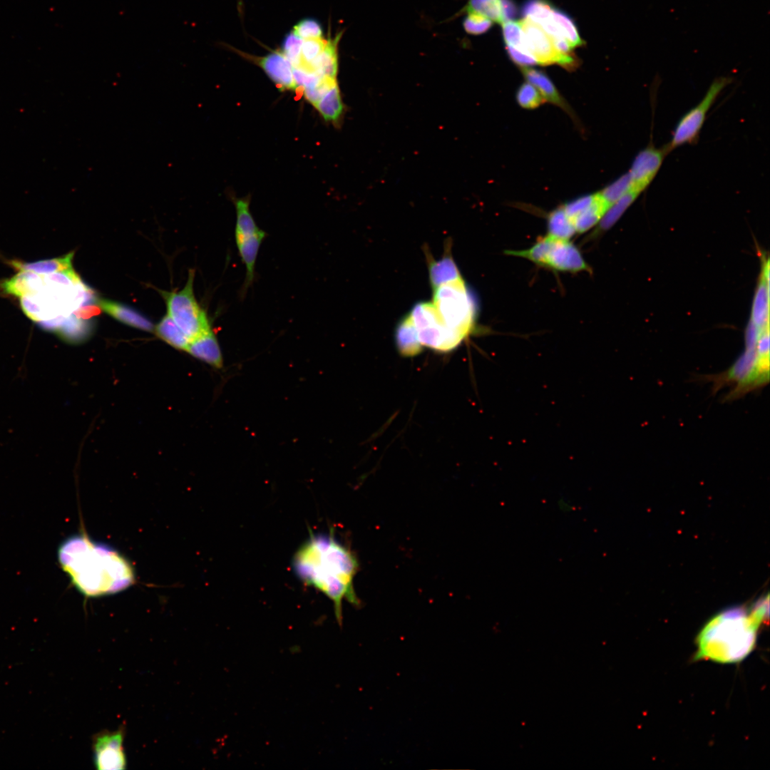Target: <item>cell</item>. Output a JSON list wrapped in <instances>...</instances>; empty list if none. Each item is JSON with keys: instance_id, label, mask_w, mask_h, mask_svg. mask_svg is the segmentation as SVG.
I'll return each instance as SVG.
<instances>
[{"instance_id": "7", "label": "cell", "mask_w": 770, "mask_h": 770, "mask_svg": "<svg viewBox=\"0 0 770 770\" xmlns=\"http://www.w3.org/2000/svg\"><path fill=\"white\" fill-rule=\"evenodd\" d=\"M409 315L423 346L446 352L455 349L463 341L446 327L433 303L416 304Z\"/></svg>"}, {"instance_id": "10", "label": "cell", "mask_w": 770, "mask_h": 770, "mask_svg": "<svg viewBox=\"0 0 770 770\" xmlns=\"http://www.w3.org/2000/svg\"><path fill=\"white\" fill-rule=\"evenodd\" d=\"M667 154L664 148L658 149L652 145L640 150L628 172L631 189L640 193L645 190L655 178Z\"/></svg>"}, {"instance_id": "17", "label": "cell", "mask_w": 770, "mask_h": 770, "mask_svg": "<svg viewBox=\"0 0 770 770\" xmlns=\"http://www.w3.org/2000/svg\"><path fill=\"white\" fill-rule=\"evenodd\" d=\"M43 274L26 270H21L11 279L4 281L1 287L4 291L17 297L35 294L44 286Z\"/></svg>"}, {"instance_id": "30", "label": "cell", "mask_w": 770, "mask_h": 770, "mask_svg": "<svg viewBox=\"0 0 770 770\" xmlns=\"http://www.w3.org/2000/svg\"><path fill=\"white\" fill-rule=\"evenodd\" d=\"M463 13H478L491 19L493 23L503 22L501 0H468L462 9Z\"/></svg>"}, {"instance_id": "8", "label": "cell", "mask_w": 770, "mask_h": 770, "mask_svg": "<svg viewBox=\"0 0 770 770\" xmlns=\"http://www.w3.org/2000/svg\"><path fill=\"white\" fill-rule=\"evenodd\" d=\"M523 31L524 52L532 56L540 65L558 64L566 69L575 68L578 61L573 53L559 51L551 38L536 23L528 18L520 20Z\"/></svg>"}, {"instance_id": "35", "label": "cell", "mask_w": 770, "mask_h": 770, "mask_svg": "<svg viewBox=\"0 0 770 770\" xmlns=\"http://www.w3.org/2000/svg\"><path fill=\"white\" fill-rule=\"evenodd\" d=\"M501 26L503 38L505 43V46H510L524 52L523 31L520 21H505L501 24Z\"/></svg>"}, {"instance_id": "41", "label": "cell", "mask_w": 770, "mask_h": 770, "mask_svg": "<svg viewBox=\"0 0 770 770\" xmlns=\"http://www.w3.org/2000/svg\"><path fill=\"white\" fill-rule=\"evenodd\" d=\"M502 14L503 21L513 20L517 10L512 0H501Z\"/></svg>"}, {"instance_id": "29", "label": "cell", "mask_w": 770, "mask_h": 770, "mask_svg": "<svg viewBox=\"0 0 770 770\" xmlns=\"http://www.w3.org/2000/svg\"><path fill=\"white\" fill-rule=\"evenodd\" d=\"M553 16L561 36L572 49L584 45L575 24L566 13L554 7Z\"/></svg>"}, {"instance_id": "38", "label": "cell", "mask_w": 770, "mask_h": 770, "mask_svg": "<svg viewBox=\"0 0 770 770\" xmlns=\"http://www.w3.org/2000/svg\"><path fill=\"white\" fill-rule=\"evenodd\" d=\"M292 31L302 39L323 36L321 24L317 20L311 18L301 20L294 26Z\"/></svg>"}, {"instance_id": "36", "label": "cell", "mask_w": 770, "mask_h": 770, "mask_svg": "<svg viewBox=\"0 0 770 770\" xmlns=\"http://www.w3.org/2000/svg\"><path fill=\"white\" fill-rule=\"evenodd\" d=\"M303 39L292 31L285 36L281 51L289 61L292 68L299 66L301 63V47Z\"/></svg>"}, {"instance_id": "21", "label": "cell", "mask_w": 770, "mask_h": 770, "mask_svg": "<svg viewBox=\"0 0 770 770\" xmlns=\"http://www.w3.org/2000/svg\"><path fill=\"white\" fill-rule=\"evenodd\" d=\"M640 193L630 189L609 207L596 226L591 236H598L611 228L632 205Z\"/></svg>"}, {"instance_id": "9", "label": "cell", "mask_w": 770, "mask_h": 770, "mask_svg": "<svg viewBox=\"0 0 770 770\" xmlns=\"http://www.w3.org/2000/svg\"><path fill=\"white\" fill-rule=\"evenodd\" d=\"M125 730L101 732L93 737V761L98 770H120L126 768L123 746Z\"/></svg>"}, {"instance_id": "26", "label": "cell", "mask_w": 770, "mask_h": 770, "mask_svg": "<svg viewBox=\"0 0 770 770\" xmlns=\"http://www.w3.org/2000/svg\"><path fill=\"white\" fill-rule=\"evenodd\" d=\"M154 332L160 339L175 349L185 351L189 344L188 339L168 314L154 327Z\"/></svg>"}, {"instance_id": "20", "label": "cell", "mask_w": 770, "mask_h": 770, "mask_svg": "<svg viewBox=\"0 0 770 770\" xmlns=\"http://www.w3.org/2000/svg\"><path fill=\"white\" fill-rule=\"evenodd\" d=\"M339 38L328 39L319 55L309 64L308 71L321 77L336 78L337 73V42Z\"/></svg>"}, {"instance_id": "34", "label": "cell", "mask_w": 770, "mask_h": 770, "mask_svg": "<svg viewBox=\"0 0 770 770\" xmlns=\"http://www.w3.org/2000/svg\"><path fill=\"white\" fill-rule=\"evenodd\" d=\"M518 104L527 109H533L545 103V100L538 89L530 83H523L516 93Z\"/></svg>"}, {"instance_id": "15", "label": "cell", "mask_w": 770, "mask_h": 770, "mask_svg": "<svg viewBox=\"0 0 770 770\" xmlns=\"http://www.w3.org/2000/svg\"><path fill=\"white\" fill-rule=\"evenodd\" d=\"M769 262H765L755 293L751 321L759 329L769 327Z\"/></svg>"}, {"instance_id": "16", "label": "cell", "mask_w": 770, "mask_h": 770, "mask_svg": "<svg viewBox=\"0 0 770 770\" xmlns=\"http://www.w3.org/2000/svg\"><path fill=\"white\" fill-rule=\"evenodd\" d=\"M266 235L267 233L262 230L252 236L235 242L241 260L246 268L245 282L241 291L243 295L254 281L256 260Z\"/></svg>"}, {"instance_id": "37", "label": "cell", "mask_w": 770, "mask_h": 770, "mask_svg": "<svg viewBox=\"0 0 770 770\" xmlns=\"http://www.w3.org/2000/svg\"><path fill=\"white\" fill-rule=\"evenodd\" d=\"M467 16L463 19V26L464 30L471 35H480L487 32L493 26V22L478 13H466Z\"/></svg>"}, {"instance_id": "23", "label": "cell", "mask_w": 770, "mask_h": 770, "mask_svg": "<svg viewBox=\"0 0 770 770\" xmlns=\"http://www.w3.org/2000/svg\"><path fill=\"white\" fill-rule=\"evenodd\" d=\"M314 107L326 121L337 123L344 109L338 84L333 86Z\"/></svg>"}, {"instance_id": "22", "label": "cell", "mask_w": 770, "mask_h": 770, "mask_svg": "<svg viewBox=\"0 0 770 770\" xmlns=\"http://www.w3.org/2000/svg\"><path fill=\"white\" fill-rule=\"evenodd\" d=\"M234 202L236 210L235 242L260 232L262 230L256 224L250 210V199L238 198L235 199Z\"/></svg>"}, {"instance_id": "3", "label": "cell", "mask_w": 770, "mask_h": 770, "mask_svg": "<svg viewBox=\"0 0 770 770\" xmlns=\"http://www.w3.org/2000/svg\"><path fill=\"white\" fill-rule=\"evenodd\" d=\"M761 623L751 610L734 607L712 617L697 639L699 659L719 663L741 661L753 650Z\"/></svg>"}, {"instance_id": "31", "label": "cell", "mask_w": 770, "mask_h": 770, "mask_svg": "<svg viewBox=\"0 0 770 770\" xmlns=\"http://www.w3.org/2000/svg\"><path fill=\"white\" fill-rule=\"evenodd\" d=\"M553 240V237L546 235L540 240H538V241L528 249L521 250H506L505 253L508 255L527 259L538 265L543 267Z\"/></svg>"}, {"instance_id": "19", "label": "cell", "mask_w": 770, "mask_h": 770, "mask_svg": "<svg viewBox=\"0 0 770 770\" xmlns=\"http://www.w3.org/2000/svg\"><path fill=\"white\" fill-rule=\"evenodd\" d=\"M520 68L528 82L538 89L545 101L561 107L568 113L570 112L555 86L545 73L529 66L520 67Z\"/></svg>"}, {"instance_id": "39", "label": "cell", "mask_w": 770, "mask_h": 770, "mask_svg": "<svg viewBox=\"0 0 770 770\" xmlns=\"http://www.w3.org/2000/svg\"><path fill=\"white\" fill-rule=\"evenodd\" d=\"M595 199V194L585 195L563 206L566 215L572 220L575 216L590 206Z\"/></svg>"}, {"instance_id": "18", "label": "cell", "mask_w": 770, "mask_h": 770, "mask_svg": "<svg viewBox=\"0 0 770 770\" xmlns=\"http://www.w3.org/2000/svg\"><path fill=\"white\" fill-rule=\"evenodd\" d=\"M395 339L399 354L404 356H414L422 351L423 346L409 314L399 322L396 329Z\"/></svg>"}, {"instance_id": "27", "label": "cell", "mask_w": 770, "mask_h": 770, "mask_svg": "<svg viewBox=\"0 0 770 770\" xmlns=\"http://www.w3.org/2000/svg\"><path fill=\"white\" fill-rule=\"evenodd\" d=\"M547 222V235L554 239L570 240L576 233L573 223L566 215L563 206L548 214Z\"/></svg>"}, {"instance_id": "32", "label": "cell", "mask_w": 770, "mask_h": 770, "mask_svg": "<svg viewBox=\"0 0 770 770\" xmlns=\"http://www.w3.org/2000/svg\"><path fill=\"white\" fill-rule=\"evenodd\" d=\"M630 189L631 180L629 173H627L600 191L598 194L610 207Z\"/></svg>"}, {"instance_id": "24", "label": "cell", "mask_w": 770, "mask_h": 770, "mask_svg": "<svg viewBox=\"0 0 770 770\" xmlns=\"http://www.w3.org/2000/svg\"><path fill=\"white\" fill-rule=\"evenodd\" d=\"M608 208L598 192L595 193L592 204L572 220L575 232L583 233L597 226Z\"/></svg>"}, {"instance_id": "12", "label": "cell", "mask_w": 770, "mask_h": 770, "mask_svg": "<svg viewBox=\"0 0 770 770\" xmlns=\"http://www.w3.org/2000/svg\"><path fill=\"white\" fill-rule=\"evenodd\" d=\"M243 55L256 63L280 90L297 89L293 68L281 51H272L263 56Z\"/></svg>"}, {"instance_id": "6", "label": "cell", "mask_w": 770, "mask_h": 770, "mask_svg": "<svg viewBox=\"0 0 770 770\" xmlns=\"http://www.w3.org/2000/svg\"><path fill=\"white\" fill-rule=\"evenodd\" d=\"M732 82L729 76L714 79L702 99L679 120L669 143L664 148L666 153L686 144L695 143L699 138L707 113L722 91Z\"/></svg>"}, {"instance_id": "5", "label": "cell", "mask_w": 770, "mask_h": 770, "mask_svg": "<svg viewBox=\"0 0 770 770\" xmlns=\"http://www.w3.org/2000/svg\"><path fill=\"white\" fill-rule=\"evenodd\" d=\"M194 277L195 271L190 270L188 281L183 289L179 292H160L165 300L167 314L183 331L189 343L212 327L206 312L200 307L195 297Z\"/></svg>"}, {"instance_id": "1", "label": "cell", "mask_w": 770, "mask_h": 770, "mask_svg": "<svg viewBox=\"0 0 770 770\" xmlns=\"http://www.w3.org/2000/svg\"><path fill=\"white\" fill-rule=\"evenodd\" d=\"M292 567L303 583L332 601L339 625L342 624L343 601L360 605L354 587L358 560L332 533L311 534L295 553Z\"/></svg>"}, {"instance_id": "4", "label": "cell", "mask_w": 770, "mask_h": 770, "mask_svg": "<svg viewBox=\"0 0 770 770\" xmlns=\"http://www.w3.org/2000/svg\"><path fill=\"white\" fill-rule=\"evenodd\" d=\"M433 304L446 327L463 340L472 329L475 307L463 279L435 287Z\"/></svg>"}, {"instance_id": "14", "label": "cell", "mask_w": 770, "mask_h": 770, "mask_svg": "<svg viewBox=\"0 0 770 770\" xmlns=\"http://www.w3.org/2000/svg\"><path fill=\"white\" fill-rule=\"evenodd\" d=\"M97 304L103 312L128 326L147 332L154 329L149 319L126 305L106 299H98Z\"/></svg>"}, {"instance_id": "40", "label": "cell", "mask_w": 770, "mask_h": 770, "mask_svg": "<svg viewBox=\"0 0 770 770\" xmlns=\"http://www.w3.org/2000/svg\"><path fill=\"white\" fill-rule=\"evenodd\" d=\"M506 51L509 58L513 63L520 67L530 66L538 64L537 61L530 55L522 52L515 48L506 46Z\"/></svg>"}, {"instance_id": "28", "label": "cell", "mask_w": 770, "mask_h": 770, "mask_svg": "<svg viewBox=\"0 0 770 770\" xmlns=\"http://www.w3.org/2000/svg\"><path fill=\"white\" fill-rule=\"evenodd\" d=\"M429 277L434 288L462 278L454 261L449 256L431 264Z\"/></svg>"}, {"instance_id": "25", "label": "cell", "mask_w": 770, "mask_h": 770, "mask_svg": "<svg viewBox=\"0 0 770 770\" xmlns=\"http://www.w3.org/2000/svg\"><path fill=\"white\" fill-rule=\"evenodd\" d=\"M73 252L58 258L45 260L32 263L14 262V265L20 270L31 271L39 274H48L64 272L73 269L72 260Z\"/></svg>"}, {"instance_id": "11", "label": "cell", "mask_w": 770, "mask_h": 770, "mask_svg": "<svg viewBox=\"0 0 770 770\" xmlns=\"http://www.w3.org/2000/svg\"><path fill=\"white\" fill-rule=\"evenodd\" d=\"M555 271L572 273L590 271L580 251L570 240L553 238L543 265Z\"/></svg>"}, {"instance_id": "2", "label": "cell", "mask_w": 770, "mask_h": 770, "mask_svg": "<svg viewBox=\"0 0 770 770\" xmlns=\"http://www.w3.org/2000/svg\"><path fill=\"white\" fill-rule=\"evenodd\" d=\"M57 555L62 570L87 597L118 593L135 581L133 568L123 555L86 534H75L65 539L58 546Z\"/></svg>"}, {"instance_id": "33", "label": "cell", "mask_w": 770, "mask_h": 770, "mask_svg": "<svg viewBox=\"0 0 770 770\" xmlns=\"http://www.w3.org/2000/svg\"><path fill=\"white\" fill-rule=\"evenodd\" d=\"M327 42V39H325L323 36L320 38L303 39L301 47V63L299 66L296 68H300L308 71L309 64L322 51Z\"/></svg>"}, {"instance_id": "13", "label": "cell", "mask_w": 770, "mask_h": 770, "mask_svg": "<svg viewBox=\"0 0 770 770\" xmlns=\"http://www.w3.org/2000/svg\"><path fill=\"white\" fill-rule=\"evenodd\" d=\"M185 351L216 369L222 366L220 346L212 327L190 342Z\"/></svg>"}]
</instances>
